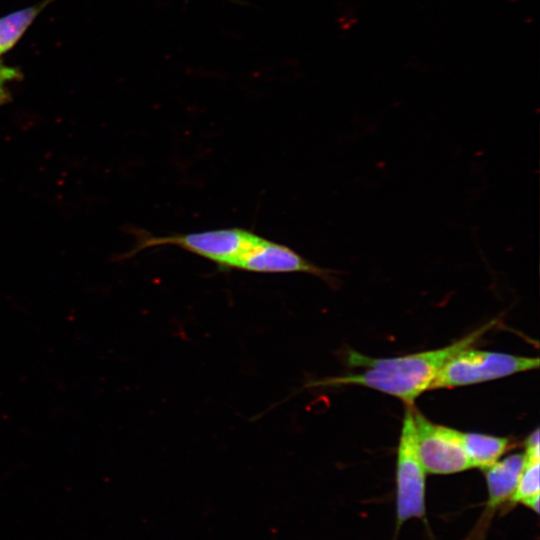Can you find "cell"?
Segmentation results:
<instances>
[{"label": "cell", "instance_id": "3", "mask_svg": "<svg viewBox=\"0 0 540 540\" xmlns=\"http://www.w3.org/2000/svg\"><path fill=\"white\" fill-rule=\"evenodd\" d=\"M538 357L465 348L450 357L440 369L429 390L454 388L537 369Z\"/></svg>", "mask_w": 540, "mask_h": 540}, {"label": "cell", "instance_id": "1", "mask_svg": "<svg viewBox=\"0 0 540 540\" xmlns=\"http://www.w3.org/2000/svg\"><path fill=\"white\" fill-rule=\"evenodd\" d=\"M495 324V320L474 330L458 341L439 349L399 357L375 358L349 350L347 364L366 368L363 372L326 378L309 383V386L360 385L392 395L406 406L429 390L431 383L447 360L472 345Z\"/></svg>", "mask_w": 540, "mask_h": 540}, {"label": "cell", "instance_id": "4", "mask_svg": "<svg viewBox=\"0 0 540 540\" xmlns=\"http://www.w3.org/2000/svg\"><path fill=\"white\" fill-rule=\"evenodd\" d=\"M425 470L415 449L413 405L404 414L396 463V529L410 519H425Z\"/></svg>", "mask_w": 540, "mask_h": 540}, {"label": "cell", "instance_id": "8", "mask_svg": "<svg viewBox=\"0 0 540 540\" xmlns=\"http://www.w3.org/2000/svg\"><path fill=\"white\" fill-rule=\"evenodd\" d=\"M459 441L468 456L472 468L484 469L496 461L506 452L509 439L481 433L458 431Z\"/></svg>", "mask_w": 540, "mask_h": 540}, {"label": "cell", "instance_id": "11", "mask_svg": "<svg viewBox=\"0 0 540 540\" xmlns=\"http://www.w3.org/2000/svg\"><path fill=\"white\" fill-rule=\"evenodd\" d=\"M19 77L20 73L18 70L4 65L0 61V104L5 103L9 99V93L6 89L7 83Z\"/></svg>", "mask_w": 540, "mask_h": 540}, {"label": "cell", "instance_id": "5", "mask_svg": "<svg viewBox=\"0 0 540 540\" xmlns=\"http://www.w3.org/2000/svg\"><path fill=\"white\" fill-rule=\"evenodd\" d=\"M417 457L426 473L453 474L472 468L458 438V430L435 424L413 406Z\"/></svg>", "mask_w": 540, "mask_h": 540}, {"label": "cell", "instance_id": "7", "mask_svg": "<svg viewBox=\"0 0 540 540\" xmlns=\"http://www.w3.org/2000/svg\"><path fill=\"white\" fill-rule=\"evenodd\" d=\"M525 463L524 453H515L483 469L488 500L478 526L482 533L499 507L505 503L510 504Z\"/></svg>", "mask_w": 540, "mask_h": 540}, {"label": "cell", "instance_id": "12", "mask_svg": "<svg viewBox=\"0 0 540 540\" xmlns=\"http://www.w3.org/2000/svg\"><path fill=\"white\" fill-rule=\"evenodd\" d=\"M539 430L536 429L525 440L524 456L526 462L540 461Z\"/></svg>", "mask_w": 540, "mask_h": 540}, {"label": "cell", "instance_id": "10", "mask_svg": "<svg viewBox=\"0 0 540 540\" xmlns=\"http://www.w3.org/2000/svg\"><path fill=\"white\" fill-rule=\"evenodd\" d=\"M539 465L540 461L525 463L510 504H522L539 512Z\"/></svg>", "mask_w": 540, "mask_h": 540}, {"label": "cell", "instance_id": "2", "mask_svg": "<svg viewBox=\"0 0 540 540\" xmlns=\"http://www.w3.org/2000/svg\"><path fill=\"white\" fill-rule=\"evenodd\" d=\"M136 236V245L126 257L147 248L172 245L213 262L221 270L233 269L239 257L261 237L250 230L237 227L168 235H154L138 230Z\"/></svg>", "mask_w": 540, "mask_h": 540}, {"label": "cell", "instance_id": "9", "mask_svg": "<svg viewBox=\"0 0 540 540\" xmlns=\"http://www.w3.org/2000/svg\"><path fill=\"white\" fill-rule=\"evenodd\" d=\"M53 1L43 0L0 18V55L14 47L39 13Z\"/></svg>", "mask_w": 540, "mask_h": 540}, {"label": "cell", "instance_id": "6", "mask_svg": "<svg viewBox=\"0 0 540 540\" xmlns=\"http://www.w3.org/2000/svg\"><path fill=\"white\" fill-rule=\"evenodd\" d=\"M233 269L254 273H305L321 278L331 287L339 285L338 271L320 267L292 248L263 237L239 257Z\"/></svg>", "mask_w": 540, "mask_h": 540}]
</instances>
